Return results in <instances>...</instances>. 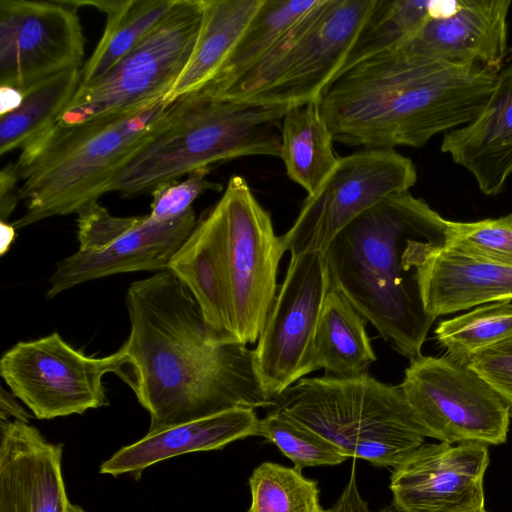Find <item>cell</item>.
Wrapping results in <instances>:
<instances>
[{
  "mask_svg": "<svg viewBox=\"0 0 512 512\" xmlns=\"http://www.w3.org/2000/svg\"><path fill=\"white\" fill-rule=\"evenodd\" d=\"M125 302L130 333L118 377L149 413V433L235 407L274 405L256 375L252 350L213 337L171 271L133 282Z\"/></svg>",
  "mask_w": 512,
  "mask_h": 512,
  "instance_id": "obj_1",
  "label": "cell"
},
{
  "mask_svg": "<svg viewBox=\"0 0 512 512\" xmlns=\"http://www.w3.org/2000/svg\"><path fill=\"white\" fill-rule=\"evenodd\" d=\"M497 73L426 60L401 45L338 73L318 102L336 142L363 149L419 148L471 121Z\"/></svg>",
  "mask_w": 512,
  "mask_h": 512,
  "instance_id": "obj_2",
  "label": "cell"
},
{
  "mask_svg": "<svg viewBox=\"0 0 512 512\" xmlns=\"http://www.w3.org/2000/svg\"><path fill=\"white\" fill-rule=\"evenodd\" d=\"M446 232L447 220L408 190L364 211L324 251L330 287L409 361L422 356L435 320L424 307L421 277Z\"/></svg>",
  "mask_w": 512,
  "mask_h": 512,
  "instance_id": "obj_3",
  "label": "cell"
},
{
  "mask_svg": "<svg viewBox=\"0 0 512 512\" xmlns=\"http://www.w3.org/2000/svg\"><path fill=\"white\" fill-rule=\"evenodd\" d=\"M172 104L161 99L82 124L55 122L28 142L15 164L26 210L12 225L78 213L111 192L127 164L164 127Z\"/></svg>",
  "mask_w": 512,
  "mask_h": 512,
  "instance_id": "obj_4",
  "label": "cell"
},
{
  "mask_svg": "<svg viewBox=\"0 0 512 512\" xmlns=\"http://www.w3.org/2000/svg\"><path fill=\"white\" fill-rule=\"evenodd\" d=\"M289 106L234 100L200 90L173 101L161 131L127 164L112 191L122 197L243 156H280L281 124Z\"/></svg>",
  "mask_w": 512,
  "mask_h": 512,
  "instance_id": "obj_5",
  "label": "cell"
},
{
  "mask_svg": "<svg viewBox=\"0 0 512 512\" xmlns=\"http://www.w3.org/2000/svg\"><path fill=\"white\" fill-rule=\"evenodd\" d=\"M312 429L345 456L395 467L427 437L399 386L368 374L302 378L272 406Z\"/></svg>",
  "mask_w": 512,
  "mask_h": 512,
  "instance_id": "obj_6",
  "label": "cell"
},
{
  "mask_svg": "<svg viewBox=\"0 0 512 512\" xmlns=\"http://www.w3.org/2000/svg\"><path fill=\"white\" fill-rule=\"evenodd\" d=\"M374 2L318 0L263 58L213 96L289 107L318 99Z\"/></svg>",
  "mask_w": 512,
  "mask_h": 512,
  "instance_id": "obj_7",
  "label": "cell"
},
{
  "mask_svg": "<svg viewBox=\"0 0 512 512\" xmlns=\"http://www.w3.org/2000/svg\"><path fill=\"white\" fill-rule=\"evenodd\" d=\"M202 20L203 0H178L106 75L77 89L56 123L82 124L164 99L190 59Z\"/></svg>",
  "mask_w": 512,
  "mask_h": 512,
  "instance_id": "obj_8",
  "label": "cell"
},
{
  "mask_svg": "<svg viewBox=\"0 0 512 512\" xmlns=\"http://www.w3.org/2000/svg\"><path fill=\"white\" fill-rule=\"evenodd\" d=\"M214 209L235 336L254 344L276 298L278 266L286 250L244 177H230Z\"/></svg>",
  "mask_w": 512,
  "mask_h": 512,
  "instance_id": "obj_9",
  "label": "cell"
},
{
  "mask_svg": "<svg viewBox=\"0 0 512 512\" xmlns=\"http://www.w3.org/2000/svg\"><path fill=\"white\" fill-rule=\"evenodd\" d=\"M400 387L427 437L448 444L506 441L508 404L467 365L422 355L410 361Z\"/></svg>",
  "mask_w": 512,
  "mask_h": 512,
  "instance_id": "obj_10",
  "label": "cell"
},
{
  "mask_svg": "<svg viewBox=\"0 0 512 512\" xmlns=\"http://www.w3.org/2000/svg\"><path fill=\"white\" fill-rule=\"evenodd\" d=\"M123 361L121 347L105 357L87 356L53 332L7 350L0 375L37 419H53L108 405L103 377L118 376Z\"/></svg>",
  "mask_w": 512,
  "mask_h": 512,
  "instance_id": "obj_11",
  "label": "cell"
},
{
  "mask_svg": "<svg viewBox=\"0 0 512 512\" xmlns=\"http://www.w3.org/2000/svg\"><path fill=\"white\" fill-rule=\"evenodd\" d=\"M416 181L412 160L394 149H362L340 157L281 236L285 250L290 255L325 251L356 217L386 196L408 191Z\"/></svg>",
  "mask_w": 512,
  "mask_h": 512,
  "instance_id": "obj_12",
  "label": "cell"
},
{
  "mask_svg": "<svg viewBox=\"0 0 512 512\" xmlns=\"http://www.w3.org/2000/svg\"><path fill=\"white\" fill-rule=\"evenodd\" d=\"M329 288L324 251L290 255L286 276L252 350L256 375L272 401L313 372V341Z\"/></svg>",
  "mask_w": 512,
  "mask_h": 512,
  "instance_id": "obj_13",
  "label": "cell"
},
{
  "mask_svg": "<svg viewBox=\"0 0 512 512\" xmlns=\"http://www.w3.org/2000/svg\"><path fill=\"white\" fill-rule=\"evenodd\" d=\"M71 0H0V86L24 92L81 68L85 36Z\"/></svg>",
  "mask_w": 512,
  "mask_h": 512,
  "instance_id": "obj_14",
  "label": "cell"
},
{
  "mask_svg": "<svg viewBox=\"0 0 512 512\" xmlns=\"http://www.w3.org/2000/svg\"><path fill=\"white\" fill-rule=\"evenodd\" d=\"M485 444H422L393 467L392 503L401 512H481Z\"/></svg>",
  "mask_w": 512,
  "mask_h": 512,
  "instance_id": "obj_15",
  "label": "cell"
},
{
  "mask_svg": "<svg viewBox=\"0 0 512 512\" xmlns=\"http://www.w3.org/2000/svg\"><path fill=\"white\" fill-rule=\"evenodd\" d=\"M510 0L434 1L432 15L402 46L426 60L499 72L507 53Z\"/></svg>",
  "mask_w": 512,
  "mask_h": 512,
  "instance_id": "obj_16",
  "label": "cell"
},
{
  "mask_svg": "<svg viewBox=\"0 0 512 512\" xmlns=\"http://www.w3.org/2000/svg\"><path fill=\"white\" fill-rule=\"evenodd\" d=\"M190 210L168 222H154L148 215L114 242L98 251H77L61 260L49 280L47 298L85 282L134 271L168 270L169 264L196 227Z\"/></svg>",
  "mask_w": 512,
  "mask_h": 512,
  "instance_id": "obj_17",
  "label": "cell"
},
{
  "mask_svg": "<svg viewBox=\"0 0 512 512\" xmlns=\"http://www.w3.org/2000/svg\"><path fill=\"white\" fill-rule=\"evenodd\" d=\"M62 444L26 421H1L0 512H67Z\"/></svg>",
  "mask_w": 512,
  "mask_h": 512,
  "instance_id": "obj_18",
  "label": "cell"
},
{
  "mask_svg": "<svg viewBox=\"0 0 512 512\" xmlns=\"http://www.w3.org/2000/svg\"><path fill=\"white\" fill-rule=\"evenodd\" d=\"M440 148L473 175L484 195L503 190L512 174V64L497 73L479 113L445 132Z\"/></svg>",
  "mask_w": 512,
  "mask_h": 512,
  "instance_id": "obj_19",
  "label": "cell"
},
{
  "mask_svg": "<svg viewBox=\"0 0 512 512\" xmlns=\"http://www.w3.org/2000/svg\"><path fill=\"white\" fill-rule=\"evenodd\" d=\"M260 419L255 409L235 407L210 416L147 433L120 448L100 466L101 474H132L136 479L147 467L182 454L222 449L229 443L258 436Z\"/></svg>",
  "mask_w": 512,
  "mask_h": 512,
  "instance_id": "obj_20",
  "label": "cell"
},
{
  "mask_svg": "<svg viewBox=\"0 0 512 512\" xmlns=\"http://www.w3.org/2000/svg\"><path fill=\"white\" fill-rule=\"evenodd\" d=\"M425 310L433 318L512 300V266L445 245L427 261L421 277Z\"/></svg>",
  "mask_w": 512,
  "mask_h": 512,
  "instance_id": "obj_21",
  "label": "cell"
},
{
  "mask_svg": "<svg viewBox=\"0 0 512 512\" xmlns=\"http://www.w3.org/2000/svg\"><path fill=\"white\" fill-rule=\"evenodd\" d=\"M168 270L195 299L211 335L220 341H237L214 207L197 222L193 232L172 258Z\"/></svg>",
  "mask_w": 512,
  "mask_h": 512,
  "instance_id": "obj_22",
  "label": "cell"
},
{
  "mask_svg": "<svg viewBox=\"0 0 512 512\" xmlns=\"http://www.w3.org/2000/svg\"><path fill=\"white\" fill-rule=\"evenodd\" d=\"M366 319L337 289L330 287L318 320L312 350L313 371L351 378L368 374L376 361Z\"/></svg>",
  "mask_w": 512,
  "mask_h": 512,
  "instance_id": "obj_23",
  "label": "cell"
},
{
  "mask_svg": "<svg viewBox=\"0 0 512 512\" xmlns=\"http://www.w3.org/2000/svg\"><path fill=\"white\" fill-rule=\"evenodd\" d=\"M264 0H203V20L190 59L164 100L197 91L231 53Z\"/></svg>",
  "mask_w": 512,
  "mask_h": 512,
  "instance_id": "obj_24",
  "label": "cell"
},
{
  "mask_svg": "<svg viewBox=\"0 0 512 512\" xmlns=\"http://www.w3.org/2000/svg\"><path fill=\"white\" fill-rule=\"evenodd\" d=\"M178 0H71L91 5L107 15L103 34L80 69L79 88L106 75L130 50L172 11Z\"/></svg>",
  "mask_w": 512,
  "mask_h": 512,
  "instance_id": "obj_25",
  "label": "cell"
},
{
  "mask_svg": "<svg viewBox=\"0 0 512 512\" xmlns=\"http://www.w3.org/2000/svg\"><path fill=\"white\" fill-rule=\"evenodd\" d=\"M333 142L318 99L287 109L281 124L279 157L287 176L308 195L317 191L338 163Z\"/></svg>",
  "mask_w": 512,
  "mask_h": 512,
  "instance_id": "obj_26",
  "label": "cell"
},
{
  "mask_svg": "<svg viewBox=\"0 0 512 512\" xmlns=\"http://www.w3.org/2000/svg\"><path fill=\"white\" fill-rule=\"evenodd\" d=\"M318 0H264L214 77L201 90L216 94L263 58Z\"/></svg>",
  "mask_w": 512,
  "mask_h": 512,
  "instance_id": "obj_27",
  "label": "cell"
},
{
  "mask_svg": "<svg viewBox=\"0 0 512 512\" xmlns=\"http://www.w3.org/2000/svg\"><path fill=\"white\" fill-rule=\"evenodd\" d=\"M80 69L53 75L23 92L21 105L0 118V155L22 149L56 122L79 87Z\"/></svg>",
  "mask_w": 512,
  "mask_h": 512,
  "instance_id": "obj_28",
  "label": "cell"
},
{
  "mask_svg": "<svg viewBox=\"0 0 512 512\" xmlns=\"http://www.w3.org/2000/svg\"><path fill=\"white\" fill-rule=\"evenodd\" d=\"M433 5L427 0H375L338 73L408 42L432 15Z\"/></svg>",
  "mask_w": 512,
  "mask_h": 512,
  "instance_id": "obj_29",
  "label": "cell"
},
{
  "mask_svg": "<svg viewBox=\"0 0 512 512\" xmlns=\"http://www.w3.org/2000/svg\"><path fill=\"white\" fill-rule=\"evenodd\" d=\"M447 356L465 364L475 353L512 337V302H493L441 321L435 329Z\"/></svg>",
  "mask_w": 512,
  "mask_h": 512,
  "instance_id": "obj_30",
  "label": "cell"
},
{
  "mask_svg": "<svg viewBox=\"0 0 512 512\" xmlns=\"http://www.w3.org/2000/svg\"><path fill=\"white\" fill-rule=\"evenodd\" d=\"M248 483L251 502L246 512H328L320 503L317 481L295 467L263 462Z\"/></svg>",
  "mask_w": 512,
  "mask_h": 512,
  "instance_id": "obj_31",
  "label": "cell"
},
{
  "mask_svg": "<svg viewBox=\"0 0 512 512\" xmlns=\"http://www.w3.org/2000/svg\"><path fill=\"white\" fill-rule=\"evenodd\" d=\"M258 436L275 444L298 470L334 466L348 458L320 434L274 407L260 419Z\"/></svg>",
  "mask_w": 512,
  "mask_h": 512,
  "instance_id": "obj_32",
  "label": "cell"
},
{
  "mask_svg": "<svg viewBox=\"0 0 512 512\" xmlns=\"http://www.w3.org/2000/svg\"><path fill=\"white\" fill-rule=\"evenodd\" d=\"M447 245L512 266V213L473 222L447 220Z\"/></svg>",
  "mask_w": 512,
  "mask_h": 512,
  "instance_id": "obj_33",
  "label": "cell"
},
{
  "mask_svg": "<svg viewBox=\"0 0 512 512\" xmlns=\"http://www.w3.org/2000/svg\"><path fill=\"white\" fill-rule=\"evenodd\" d=\"M209 167L188 174L182 182L163 183L152 192L153 200L148 218L154 222H168L182 217L192 210L193 202L206 190H221L218 183L207 180Z\"/></svg>",
  "mask_w": 512,
  "mask_h": 512,
  "instance_id": "obj_34",
  "label": "cell"
},
{
  "mask_svg": "<svg viewBox=\"0 0 512 512\" xmlns=\"http://www.w3.org/2000/svg\"><path fill=\"white\" fill-rule=\"evenodd\" d=\"M77 215L79 251L83 252L105 248L132 229L141 218L112 216L97 201L83 207Z\"/></svg>",
  "mask_w": 512,
  "mask_h": 512,
  "instance_id": "obj_35",
  "label": "cell"
},
{
  "mask_svg": "<svg viewBox=\"0 0 512 512\" xmlns=\"http://www.w3.org/2000/svg\"><path fill=\"white\" fill-rule=\"evenodd\" d=\"M464 365L500 395L512 415V337L473 354Z\"/></svg>",
  "mask_w": 512,
  "mask_h": 512,
  "instance_id": "obj_36",
  "label": "cell"
},
{
  "mask_svg": "<svg viewBox=\"0 0 512 512\" xmlns=\"http://www.w3.org/2000/svg\"><path fill=\"white\" fill-rule=\"evenodd\" d=\"M19 182L15 164L6 165L0 172V219L6 221L14 211L19 198Z\"/></svg>",
  "mask_w": 512,
  "mask_h": 512,
  "instance_id": "obj_37",
  "label": "cell"
},
{
  "mask_svg": "<svg viewBox=\"0 0 512 512\" xmlns=\"http://www.w3.org/2000/svg\"><path fill=\"white\" fill-rule=\"evenodd\" d=\"M328 512H370L358 489L355 464L352 465L347 484Z\"/></svg>",
  "mask_w": 512,
  "mask_h": 512,
  "instance_id": "obj_38",
  "label": "cell"
},
{
  "mask_svg": "<svg viewBox=\"0 0 512 512\" xmlns=\"http://www.w3.org/2000/svg\"><path fill=\"white\" fill-rule=\"evenodd\" d=\"M15 396L12 393H8L4 388H1L0 395V414L1 421L21 420L28 422V414L23 408L16 402Z\"/></svg>",
  "mask_w": 512,
  "mask_h": 512,
  "instance_id": "obj_39",
  "label": "cell"
},
{
  "mask_svg": "<svg viewBox=\"0 0 512 512\" xmlns=\"http://www.w3.org/2000/svg\"><path fill=\"white\" fill-rule=\"evenodd\" d=\"M23 101V92L10 86H0V115L16 110Z\"/></svg>",
  "mask_w": 512,
  "mask_h": 512,
  "instance_id": "obj_40",
  "label": "cell"
},
{
  "mask_svg": "<svg viewBox=\"0 0 512 512\" xmlns=\"http://www.w3.org/2000/svg\"><path fill=\"white\" fill-rule=\"evenodd\" d=\"M1 254L3 255L10 247L16 236V228L6 221H0Z\"/></svg>",
  "mask_w": 512,
  "mask_h": 512,
  "instance_id": "obj_41",
  "label": "cell"
},
{
  "mask_svg": "<svg viewBox=\"0 0 512 512\" xmlns=\"http://www.w3.org/2000/svg\"><path fill=\"white\" fill-rule=\"evenodd\" d=\"M377 512H401L399 511L393 503L381 508L380 510H378Z\"/></svg>",
  "mask_w": 512,
  "mask_h": 512,
  "instance_id": "obj_42",
  "label": "cell"
},
{
  "mask_svg": "<svg viewBox=\"0 0 512 512\" xmlns=\"http://www.w3.org/2000/svg\"><path fill=\"white\" fill-rule=\"evenodd\" d=\"M68 512H85L81 507H72L68 510Z\"/></svg>",
  "mask_w": 512,
  "mask_h": 512,
  "instance_id": "obj_43",
  "label": "cell"
},
{
  "mask_svg": "<svg viewBox=\"0 0 512 512\" xmlns=\"http://www.w3.org/2000/svg\"><path fill=\"white\" fill-rule=\"evenodd\" d=\"M481 512H486L485 510L481 511Z\"/></svg>",
  "mask_w": 512,
  "mask_h": 512,
  "instance_id": "obj_44",
  "label": "cell"
}]
</instances>
